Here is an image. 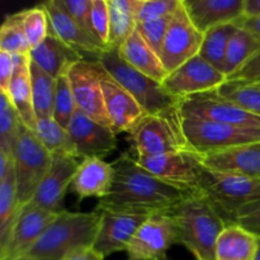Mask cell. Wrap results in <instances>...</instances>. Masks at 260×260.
Returning <instances> with one entry per match:
<instances>
[{"label":"cell","instance_id":"cell-22","mask_svg":"<svg viewBox=\"0 0 260 260\" xmlns=\"http://www.w3.org/2000/svg\"><path fill=\"white\" fill-rule=\"evenodd\" d=\"M198 30L206 33L221 24L236 23L243 18L244 0H183Z\"/></svg>","mask_w":260,"mask_h":260},{"label":"cell","instance_id":"cell-6","mask_svg":"<svg viewBox=\"0 0 260 260\" xmlns=\"http://www.w3.org/2000/svg\"><path fill=\"white\" fill-rule=\"evenodd\" d=\"M198 192L208 198L226 222L234 223L241 207L260 201V179L205 168Z\"/></svg>","mask_w":260,"mask_h":260},{"label":"cell","instance_id":"cell-34","mask_svg":"<svg viewBox=\"0 0 260 260\" xmlns=\"http://www.w3.org/2000/svg\"><path fill=\"white\" fill-rule=\"evenodd\" d=\"M215 93L240 108L260 116V83L226 80Z\"/></svg>","mask_w":260,"mask_h":260},{"label":"cell","instance_id":"cell-1","mask_svg":"<svg viewBox=\"0 0 260 260\" xmlns=\"http://www.w3.org/2000/svg\"><path fill=\"white\" fill-rule=\"evenodd\" d=\"M113 182L108 196L99 200V207L144 210L151 212L172 211L192 192L168 184L137 162L128 152L113 162Z\"/></svg>","mask_w":260,"mask_h":260},{"label":"cell","instance_id":"cell-39","mask_svg":"<svg viewBox=\"0 0 260 260\" xmlns=\"http://www.w3.org/2000/svg\"><path fill=\"white\" fill-rule=\"evenodd\" d=\"M172 17L173 14L164 18H159V19L137 23L136 29L141 33V36L146 40V42L154 48L155 52L159 53V56L161 53L162 42H164V38L167 36Z\"/></svg>","mask_w":260,"mask_h":260},{"label":"cell","instance_id":"cell-47","mask_svg":"<svg viewBox=\"0 0 260 260\" xmlns=\"http://www.w3.org/2000/svg\"><path fill=\"white\" fill-rule=\"evenodd\" d=\"M236 24L239 28H243L260 38V15L255 18H241L240 20L236 22Z\"/></svg>","mask_w":260,"mask_h":260},{"label":"cell","instance_id":"cell-17","mask_svg":"<svg viewBox=\"0 0 260 260\" xmlns=\"http://www.w3.org/2000/svg\"><path fill=\"white\" fill-rule=\"evenodd\" d=\"M43 7L50 20V33L83 55L84 58L98 60L108 50L101 41L80 27L66 10L61 0H50L43 3Z\"/></svg>","mask_w":260,"mask_h":260},{"label":"cell","instance_id":"cell-7","mask_svg":"<svg viewBox=\"0 0 260 260\" xmlns=\"http://www.w3.org/2000/svg\"><path fill=\"white\" fill-rule=\"evenodd\" d=\"M14 172L20 207L28 205L52 164V154L41 144L35 131L22 124L13 144Z\"/></svg>","mask_w":260,"mask_h":260},{"label":"cell","instance_id":"cell-46","mask_svg":"<svg viewBox=\"0 0 260 260\" xmlns=\"http://www.w3.org/2000/svg\"><path fill=\"white\" fill-rule=\"evenodd\" d=\"M14 170V156L13 151L0 147V179L7 177Z\"/></svg>","mask_w":260,"mask_h":260},{"label":"cell","instance_id":"cell-40","mask_svg":"<svg viewBox=\"0 0 260 260\" xmlns=\"http://www.w3.org/2000/svg\"><path fill=\"white\" fill-rule=\"evenodd\" d=\"M179 3L180 0H141L137 10V23L174 14Z\"/></svg>","mask_w":260,"mask_h":260},{"label":"cell","instance_id":"cell-35","mask_svg":"<svg viewBox=\"0 0 260 260\" xmlns=\"http://www.w3.org/2000/svg\"><path fill=\"white\" fill-rule=\"evenodd\" d=\"M0 51L13 56L29 55L30 47L23 27L20 12L8 14L0 27Z\"/></svg>","mask_w":260,"mask_h":260},{"label":"cell","instance_id":"cell-9","mask_svg":"<svg viewBox=\"0 0 260 260\" xmlns=\"http://www.w3.org/2000/svg\"><path fill=\"white\" fill-rule=\"evenodd\" d=\"M177 222L172 211L154 212L137 230L126 249L127 260H167L177 244Z\"/></svg>","mask_w":260,"mask_h":260},{"label":"cell","instance_id":"cell-8","mask_svg":"<svg viewBox=\"0 0 260 260\" xmlns=\"http://www.w3.org/2000/svg\"><path fill=\"white\" fill-rule=\"evenodd\" d=\"M182 127L189 146L200 155L260 141V128L189 117H182Z\"/></svg>","mask_w":260,"mask_h":260},{"label":"cell","instance_id":"cell-20","mask_svg":"<svg viewBox=\"0 0 260 260\" xmlns=\"http://www.w3.org/2000/svg\"><path fill=\"white\" fill-rule=\"evenodd\" d=\"M98 71L104 95V104L112 129L116 135L128 132L131 127L144 116V111L136 99L99 62Z\"/></svg>","mask_w":260,"mask_h":260},{"label":"cell","instance_id":"cell-2","mask_svg":"<svg viewBox=\"0 0 260 260\" xmlns=\"http://www.w3.org/2000/svg\"><path fill=\"white\" fill-rule=\"evenodd\" d=\"M177 222V244L196 260H215V248L221 231L229 225L207 197L200 192L185 196L172 210Z\"/></svg>","mask_w":260,"mask_h":260},{"label":"cell","instance_id":"cell-12","mask_svg":"<svg viewBox=\"0 0 260 260\" xmlns=\"http://www.w3.org/2000/svg\"><path fill=\"white\" fill-rule=\"evenodd\" d=\"M203 33L193 24L183 0L173 14L164 38L160 58L168 74L200 55Z\"/></svg>","mask_w":260,"mask_h":260},{"label":"cell","instance_id":"cell-50","mask_svg":"<svg viewBox=\"0 0 260 260\" xmlns=\"http://www.w3.org/2000/svg\"><path fill=\"white\" fill-rule=\"evenodd\" d=\"M255 260H260V240H259V250H258V254H256Z\"/></svg>","mask_w":260,"mask_h":260},{"label":"cell","instance_id":"cell-51","mask_svg":"<svg viewBox=\"0 0 260 260\" xmlns=\"http://www.w3.org/2000/svg\"><path fill=\"white\" fill-rule=\"evenodd\" d=\"M14 260H32L30 258H28V256H23V258H19V259H14Z\"/></svg>","mask_w":260,"mask_h":260},{"label":"cell","instance_id":"cell-13","mask_svg":"<svg viewBox=\"0 0 260 260\" xmlns=\"http://www.w3.org/2000/svg\"><path fill=\"white\" fill-rule=\"evenodd\" d=\"M179 111L182 117L207 119L249 128H260V116L250 113L221 98L215 90L182 99L179 103Z\"/></svg>","mask_w":260,"mask_h":260},{"label":"cell","instance_id":"cell-11","mask_svg":"<svg viewBox=\"0 0 260 260\" xmlns=\"http://www.w3.org/2000/svg\"><path fill=\"white\" fill-rule=\"evenodd\" d=\"M96 208L101 211L102 218L94 249L104 258L117 251H126L137 230L154 213L151 211L99 206Z\"/></svg>","mask_w":260,"mask_h":260},{"label":"cell","instance_id":"cell-4","mask_svg":"<svg viewBox=\"0 0 260 260\" xmlns=\"http://www.w3.org/2000/svg\"><path fill=\"white\" fill-rule=\"evenodd\" d=\"M127 134L136 156L192 150L183 132L179 107L162 113L144 114Z\"/></svg>","mask_w":260,"mask_h":260},{"label":"cell","instance_id":"cell-33","mask_svg":"<svg viewBox=\"0 0 260 260\" xmlns=\"http://www.w3.org/2000/svg\"><path fill=\"white\" fill-rule=\"evenodd\" d=\"M20 210L15 172L13 170L0 179V245L7 240Z\"/></svg>","mask_w":260,"mask_h":260},{"label":"cell","instance_id":"cell-21","mask_svg":"<svg viewBox=\"0 0 260 260\" xmlns=\"http://www.w3.org/2000/svg\"><path fill=\"white\" fill-rule=\"evenodd\" d=\"M205 168L260 179V141L201 155Z\"/></svg>","mask_w":260,"mask_h":260},{"label":"cell","instance_id":"cell-26","mask_svg":"<svg viewBox=\"0 0 260 260\" xmlns=\"http://www.w3.org/2000/svg\"><path fill=\"white\" fill-rule=\"evenodd\" d=\"M118 52L132 68L154 80L162 84V81L167 79L168 71L162 65L159 53L155 52L154 48L146 42L137 29L124 41L123 45L118 48Z\"/></svg>","mask_w":260,"mask_h":260},{"label":"cell","instance_id":"cell-32","mask_svg":"<svg viewBox=\"0 0 260 260\" xmlns=\"http://www.w3.org/2000/svg\"><path fill=\"white\" fill-rule=\"evenodd\" d=\"M35 134L51 154H65L79 159L68 128L60 126L53 117L37 119Z\"/></svg>","mask_w":260,"mask_h":260},{"label":"cell","instance_id":"cell-18","mask_svg":"<svg viewBox=\"0 0 260 260\" xmlns=\"http://www.w3.org/2000/svg\"><path fill=\"white\" fill-rule=\"evenodd\" d=\"M80 161L70 155L52 154V164L45 179L28 205L37 208L62 212V203L68 188L73 184Z\"/></svg>","mask_w":260,"mask_h":260},{"label":"cell","instance_id":"cell-25","mask_svg":"<svg viewBox=\"0 0 260 260\" xmlns=\"http://www.w3.org/2000/svg\"><path fill=\"white\" fill-rule=\"evenodd\" d=\"M30 61H32L30 55L15 56V70L7 94L17 109L24 126L35 131L37 117L33 108Z\"/></svg>","mask_w":260,"mask_h":260},{"label":"cell","instance_id":"cell-42","mask_svg":"<svg viewBox=\"0 0 260 260\" xmlns=\"http://www.w3.org/2000/svg\"><path fill=\"white\" fill-rule=\"evenodd\" d=\"M61 2H62V5L66 8V10L70 13L71 17L80 24V27L88 33H90L91 36H94L90 22L91 2L93 0H61Z\"/></svg>","mask_w":260,"mask_h":260},{"label":"cell","instance_id":"cell-41","mask_svg":"<svg viewBox=\"0 0 260 260\" xmlns=\"http://www.w3.org/2000/svg\"><path fill=\"white\" fill-rule=\"evenodd\" d=\"M94 36L109 48V8L108 0H93L90 14Z\"/></svg>","mask_w":260,"mask_h":260},{"label":"cell","instance_id":"cell-43","mask_svg":"<svg viewBox=\"0 0 260 260\" xmlns=\"http://www.w3.org/2000/svg\"><path fill=\"white\" fill-rule=\"evenodd\" d=\"M235 222L260 238V201L241 207L236 213Z\"/></svg>","mask_w":260,"mask_h":260},{"label":"cell","instance_id":"cell-28","mask_svg":"<svg viewBox=\"0 0 260 260\" xmlns=\"http://www.w3.org/2000/svg\"><path fill=\"white\" fill-rule=\"evenodd\" d=\"M140 2L141 0H108L109 48L118 50L136 30Z\"/></svg>","mask_w":260,"mask_h":260},{"label":"cell","instance_id":"cell-49","mask_svg":"<svg viewBox=\"0 0 260 260\" xmlns=\"http://www.w3.org/2000/svg\"><path fill=\"white\" fill-rule=\"evenodd\" d=\"M260 15V0H244L243 18H255Z\"/></svg>","mask_w":260,"mask_h":260},{"label":"cell","instance_id":"cell-38","mask_svg":"<svg viewBox=\"0 0 260 260\" xmlns=\"http://www.w3.org/2000/svg\"><path fill=\"white\" fill-rule=\"evenodd\" d=\"M78 111L75 96L71 89L70 80L68 75L57 79L55 94V104H53V119L60 126L68 128L71 118Z\"/></svg>","mask_w":260,"mask_h":260},{"label":"cell","instance_id":"cell-14","mask_svg":"<svg viewBox=\"0 0 260 260\" xmlns=\"http://www.w3.org/2000/svg\"><path fill=\"white\" fill-rule=\"evenodd\" d=\"M60 213L30 205L23 206L7 240L0 245V260H14L27 256Z\"/></svg>","mask_w":260,"mask_h":260},{"label":"cell","instance_id":"cell-36","mask_svg":"<svg viewBox=\"0 0 260 260\" xmlns=\"http://www.w3.org/2000/svg\"><path fill=\"white\" fill-rule=\"evenodd\" d=\"M30 50L38 47L50 35V20L43 4L20 12Z\"/></svg>","mask_w":260,"mask_h":260},{"label":"cell","instance_id":"cell-23","mask_svg":"<svg viewBox=\"0 0 260 260\" xmlns=\"http://www.w3.org/2000/svg\"><path fill=\"white\" fill-rule=\"evenodd\" d=\"M112 182H113L112 164L104 161L101 157H86L79 164L71 188L79 201L85 198L103 200L111 190Z\"/></svg>","mask_w":260,"mask_h":260},{"label":"cell","instance_id":"cell-15","mask_svg":"<svg viewBox=\"0 0 260 260\" xmlns=\"http://www.w3.org/2000/svg\"><path fill=\"white\" fill-rule=\"evenodd\" d=\"M226 80L228 76L222 71L198 55L168 74L162 85L170 94L182 101L188 96L216 90Z\"/></svg>","mask_w":260,"mask_h":260},{"label":"cell","instance_id":"cell-29","mask_svg":"<svg viewBox=\"0 0 260 260\" xmlns=\"http://www.w3.org/2000/svg\"><path fill=\"white\" fill-rule=\"evenodd\" d=\"M259 52L260 38L243 28H238L229 43L222 73L229 78Z\"/></svg>","mask_w":260,"mask_h":260},{"label":"cell","instance_id":"cell-37","mask_svg":"<svg viewBox=\"0 0 260 260\" xmlns=\"http://www.w3.org/2000/svg\"><path fill=\"white\" fill-rule=\"evenodd\" d=\"M22 124H24L13 106L9 95L0 91V147L13 151V144Z\"/></svg>","mask_w":260,"mask_h":260},{"label":"cell","instance_id":"cell-27","mask_svg":"<svg viewBox=\"0 0 260 260\" xmlns=\"http://www.w3.org/2000/svg\"><path fill=\"white\" fill-rule=\"evenodd\" d=\"M259 240L260 238L239 223H229L217 239L215 260H255Z\"/></svg>","mask_w":260,"mask_h":260},{"label":"cell","instance_id":"cell-19","mask_svg":"<svg viewBox=\"0 0 260 260\" xmlns=\"http://www.w3.org/2000/svg\"><path fill=\"white\" fill-rule=\"evenodd\" d=\"M79 159L108 156L117 149V135L78 108L68 126Z\"/></svg>","mask_w":260,"mask_h":260},{"label":"cell","instance_id":"cell-31","mask_svg":"<svg viewBox=\"0 0 260 260\" xmlns=\"http://www.w3.org/2000/svg\"><path fill=\"white\" fill-rule=\"evenodd\" d=\"M238 28L236 23H228L211 28L210 30L203 33V42L200 50L201 57L222 71L229 43Z\"/></svg>","mask_w":260,"mask_h":260},{"label":"cell","instance_id":"cell-45","mask_svg":"<svg viewBox=\"0 0 260 260\" xmlns=\"http://www.w3.org/2000/svg\"><path fill=\"white\" fill-rule=\"evenodd\" d=\"M15 70V56L0 51V91L8 93Z\"/></svg>","mask_w":260,"mask_h":260},{"label":"cell","instance_id":"cell-48","mask_svg":"<svg viewBox=\"0 0 260 260\" xmlns=\"http://www.w3.org/2000/svg\"><path fill=\"white\" fill-rule=\"evenodd\" d=\"M65 260H104V256L95 250L94 248L86 249V250L78 251L71 254Z\"/></svg>","mask_w":260,"mask_h":260},{"label":"cell","instance_id":"cell-10","mask_svg":"<svg viewBox=\"0 0 260 260\" xmlns=\"http://www.w3.org/2000/svg\"><path fill=\"white\" fill-rule=\"evenodd\" d=\"M137 162L168 184L187 192H198L201 177L205 170L202 157L193 150L155 156H136Z\"/></svg>","mask_w":260,"mask_h":260},{"label":"cell","instance_id":"cell-30","mask_svg":"<svg viewBox=\"0 0 260 260\" xmlns=\"http://www.w3.org/2000/svg\"><path fill=\"white\" fill-rule=\"evenodd\" d=\"M30 78H32L33 108H35L36 117L37 119L51 118L53 117L57 79L46 73L33 61H30Z\"/></svg>","mask_w":260,"mask_h":260},{"label":"cell","instance_id":"cell-16","mask_svg":"<svg viewBox=\"0 0 260 260\" xmlns=\"http://www.w3.org/2000/svg\"><path fill=\"white\" fill-rule=\"evenodd\" d=\"M68 78L70 80L78 108L94 121L112 128L104 104L96 60L83 58L69 71Z\"/></svg>","mask_w":260,"mask_h":260},{"label":"cell","instance_id":"cell-24","mask_svg":"<svg viewBox=\"0 0 260 260\" xmlns=\"http://www.w3.org/2000/svg\"><path fill=\"white\" fill-rule=\"evenodd\" d=\"M29 55L33 62L55 79L68 75L73 66L84 58L52 33L38 47L30 50Z\"/></svg>","mask_w":260,"mask_h":260},{"label":"cell","instance_id":"cell-5","mask_svg":"<svg viewBox=\"0 0 260 260\" xmlns=\"http://www.w3.org/2000/svg\"><path fill=\"white\" fill-rule=\"evenodd\" d=\"M96 61L136 99L145 114L162 113L179 107V98L170 94L161 83L132 68L117 48H108Z\"/></svg>","mask_w":260,"mask_h":260},{"label":"cell","instance_id":"cell-3","mask_svg":"<svg viewBox=\"0 0 260 260\" xmlns=\"http://www.w3.org/2000/svg\"><path fill=\"white\" fill-rule=\"evenodd\" d=\"M101 218L98 208L90 212L63 210L27 256L32 260H65L71 254L94 248Z\"/></svg>","mask_w":260,"mask_h":260},{"label":"cell","instance_id":"cell-44","mask_svg":"<svg viewBox=\"0 0 260 260\" xmlns=\"http://www.w3.org/2000/svg\"><path fill=\"white\" fill-rule=\"evenodd\" d=\"M228 80L260 83V52L256 53L251 60H249L240 70L229 76Z\"/></svg>","mask_w":260,"mask_h":260}]
</instances>
